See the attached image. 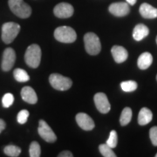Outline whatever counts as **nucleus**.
<instances>
[{
    "label": "nucleus",
    "mask_w": 157,
    "mask_h": 157,
    "mask_svg": "<svg viewBox=\"0 0 157 157\" xmlns=\"http://www.w3.org/2000/svg\"><path fill=\"white\" fill-rule=\"evenodd\" d=\"M4 152L7 156L17 157L19 156L21 153V148L19 147L14 146V145H8L5 147Z\"/></svg>",
    "instance_id": "412c9836"
},
{
    "label": "nucleus",
    "mask_w": 157,
    "mask_h": 157,
    "mask_svg": "<svg viewBox=\"0 0 157 157\" xmlns=\"http://www.w3.org/2000/svg\"><path fill=\"white\" fill-rule=\"evenodd\" d=\"M20 31V25L17 23L7 22L2 26V39L6 44H10L16 39Z\"/></svg>",
    "instance_id": "20e7f679"
},
{
    "label": "nucleus",
    "mask_w": 157,
    "mask_h": 157,
    "mask_svg": "<svg viewBox=\"0 0 157 157\" xmlns=\"http://www.w3.org/2000/svg\"><path fill=\"white\" fill-rule=\"evenodd\" d=\"M85 48L90 55H97L101 50V40L94 33H88L84 36Z\"/></svg>",
    "instance_id": "7ed1b4c3"
},
{
    "label": "nucleus",
    "mask_w": 157,
    "mask_h": 157,
    "mask_svg": "<svg viewBox=\"0 0 157 157\" xmlns=\"http://www.w3.org/2000/svg\"><path fill=\"white\" fill-rule=\"evenodd\" d=\"M73 7L68 3H60L54 7V15L59 18H68L73 14Z\"/></svg>",
    "instance_id": "9d476101"
},
{
    "label": "nucleus",
    "mask_w": 157,
    "mask_h": 157,
    "mask_svg": "<svg viewBox=\"0 0 157 157\" xmlns=\"http://www.w3.org/2000/svg\"><path fill=\"white\" fill-rule=\"evenodd\" d=\"M13 102H14V96L12 95L11 94H10V93L6 94L4 95V97H3V99H2L3 106L6 108H8V107H11V105L13 104Z\"/></svg>",
    "instance_id": "a878e982"
},
{
    "label": "nucleus",
    "mask_w": 157,
    "mask_h": 157,
    "mask_svg": "<svg viewBox=\"0 0 157 157\" xmlns=\"http://www.w3.org/2000/svg\"><path fill=\"white\" fill-rule=\"evenodd\" d=\"M111 52H112L113 58L116 63H122L126 61L128 57V51L120 45H113L111 49Z\"/></svg>",
    "instance_id": "ddd939ff"
},
{
    "label": "nucleus",
    "mask_w": 157,
    "mask_h": 157,
    "mask_svg": "<svg viewBox=\"0 0 157 157\" xmlns=\"http://www.w3.org/2000/svg\"><path fill=\"white\" fill-rule=\"evenodd\" d=\"M149 137H150L152 144L154 146H157V127H153L150 128Z\"/></svg>",
    "instance_id": "cd10ccee"
},
{
    "label": "nucleus",
    "mask_w": 157,
    "mask_h": 157,
    "mask_svg": "<svg viewBox=\"0 0 157 157\" xmlns=\"http://www.w3.org/2000/svg\"><path fill=\"white\" fill-rule=\"evenodd\" d=\"M153 63V56L149 52H143L141 53L137 60L138 67L140 70H146Z\"/></svg>",
    "instance_id": "f3484780"
},
{
    "label": "nucleus",
    "mask_w": 157,
    "mask_h": 157,
    "mask_svg": "<svg viewBox=\"0 0 157 157\" xmlns=\"http://www.w3.org/2000/svg\"><path fill=\"white\" fill-rule=\"evenodd\" d=\"M94 103L97 107V109L99 110V112L101 113H107L111 109L110 103L108 101L107 95L103 93H98L94 95Z\"/></svg>",
    "instance_id": "1a4fd4ad"
},
{
    "label": "nucleus",
    "mask_w": 157,
    "mask_h": 157,
    "mask_svg": "<svg viewBox=\"0 0 157 157\" xmlns=\"http://www.w3.org/2000/svg\"><path fill=\"white\" fill-rule=\"evenodd\" d=\"M38 132L39 135H40V137L45 141L47 142H55L57 140L56 135L54 134V132L50 128V126L46 123V121L40 120L39 121V128H38Z\"/></svg>",
    "instance_id": "0eeeda50"
},
{
    "label": "nucleus",
    "mask_w": 157,
    "mask_h": 157,
    "mask_svg": "<svg viewBox=\"0 0 157 157\" xmlns=\"http://www.w3.org/2000/svg\"><path fill=\"white\" fill-rule=\"evenodd\" d=\"M76 121L78 126L86 131H90L94 128L93 119L85 113H79L76 115Z\"/></svg>",
    "instance_id": "f8f14e48"
},
{
    "label": "nucleus",
    "mask_w": 157,
    "mask_h": 157,
    "mask_svg": "<svg viewBox=\"0 0 157 157\" xmlns=\"http://www.w3.org/2000/svg\"><path fill=\"white\" fill-rule=\"evenodd\" d=\"M156 80H157V75H156Z\"/></svg>",
    "instance_id": "72a5a7b5"
},
{
    "label": "nucleus",
    "mask_w": 157,
    "mask_h": 157,
    "mask_svg": "<svg viewBox=\"0 0 157 157\" xmlns=\"http://www.w3.org/2000/svg\"><path fill=\"white\" fill-rule=\"evenodd\" d=\"M99 150L104 157H116V155L114 154V152L113 151L112 147H110L107 143L106 144H101L99 146Z\"/></svg>",
    "instance_id": "5701e85b"
},
{
    "label": "nucleus",
    "mask_w": 157,
    "mask_h": 157,
    "mask_svg": "<svg viewBox=\"0 0 157 157\" xmlns=\"http://www.w3.org/2000/svg\"><path fill=\"white\" fill-rule=\"evenodd\" d=\"M153 119V113L151 110L147 108V107H142L139 112L138 115V123L140 126H145L147 124L150 123Z\"/></svg>",
    "instance_id": "a211bd4d"
},
{
    "label": "nucleus",
    "mask_w": 157,
    "mask_h": 157,
    "mask_svg": "<svg viewBox=\"0 0 157 157\" xmlns=\"http://www.w3.org/2000/svg\"><path fill=\"white\" fill-rule=\"evenodd\" d=\"M28 117H29L28 111H27V110H25V109L21 110L20 112L17 113V122H18L19 124H25L26 121H27Z\"/></svg>",
    "instance_id": "bb28decb"
},
{
    "label": "nucleus",
    "mask_w": 157,
    "mask_h": 157,
    "mask_svg": "<svg viewBox=\"0 0 157 157\" xmlns=\"http://www.w3.org/2000/svg\"><path fill=\"white\" fill-rule=\"evenodd\" d=\"M25 60L30 67H39L41 61V49L39 45L36 44L29 45L25 54Z\"/></svg>",
    "instance_id": "f257e3e1"
},
{
    "label": "nucleus",
    "mask_w": 157,
    "mask_h": 157,
    "mask_svg": "<svg viewBox=\"0 0 157 157\" xmlns=\"http://www.w3.org/2000/svg\"><path fill=\"white\" fill-rule=\"evenodd\" d=\"M21 97L23 101L29 104H35L38 101V97L33 88L31 86H25L21 90Z\"/></svg>",
    "instance_id": "2eb2a0df"
},
{
    "label": "nucleus",
    "mask_w": 157,
    "mask_h": 157,
    "mask_svg": "<svg viewBox=\"0 0 157 157\" xmlns=\"http://www.w3.org/2000/svg\"><path fill=\"white\" fill-rule=\"evenodd\" d=\"M54 37L62 43H73L77 39V34L70 26H59L54 31Z\"/></svg>",
    "instance_id": "39448f33"
},
{
    "label": "nucleus",
    "mask_w": 157,
    "mask_h": 157,
    "mask_svg": "<svg viewBox=\"0 0 157 157\" xmlns=\"http://www.w3.org/2000/svg\"><path fill=\"white\" fill-rule=\"evenodd\" d=\"M8 5L11 11L20 18H27L32 14V8L24 0H9Z\"/></svg>",
    "instance_id": "f03ea898"
},
{
    "label": "nucleus",
    "mask_w": 157,
    "mask_h": 157,
    "mask_svg": "<svg viewBox=\"0 0 157 157\" xmlns=\"http://www.w3.org/2000/svg\"><path fill=\"white\" fill-rule=\"evenodd\" d=\"M132 109L130 107H125L120 117V123L121 126H127L132 120Z\"/></svg>",
    "instance_id": "6ab92c4d"
},
{
    "label": "nucleus",
    "mask_w": 157,
    "mask_h": 157,
    "mask_svg": "<svg viewBox=\"0 0 157 157\" xmlns=\"http://www.w3.org/2000/svg\"><path fill=\"white\" fill-rule=\"evenodd\" d=\"M149 33V29L143 24H138L133 31V38L136 41H140L145 39Z\"/></svg>",
    "instance_id": "dca6fc26"
},
{
    "label": "nucleus",
    "mask_w": 157,
    "mask_h": 157,
    "mask_svg": "<svg viewBox=\"0 0 157 157\" xmlns=\"http://www.w3.org/2000/svg\"><path fill=\"white\" fill-rule=\"evenodd\" d=\"M139 11L141 17H143L144 18L152 19L157 17V9L150 6L149 4L143 3L142 5H140Z\"/></svg>",
    "instance_id": "4468645a"
},
{
    "label": "nucleus",
    "mask_w": 157,
    "mask_h": 157,
    "mask_svg": "<svg viewBox=\"0 0 157 157\" xmlns=\"http://www.w3.org/2000/svg\"><path fill=\"white\" fill-rule=\"evenodd\" d=\"M13 76H14V78L18 82H26L30 79L28 73L21 68L15 69L13 72Z\"/></svg>",
    "instance_id": "aec40b11"
},
{
    "label": "nucleus",
    "mask_w": 157,
    "mask_h": 157,
    "mask_svg": "<svg viewBox=\"0 0 157 157\" xmlns=\"http://www.w3.org/2000/svg\"><path fill=\"white\" fill-rule=\"evenodd\" d=\"M16 60V53L12 48H6L3 53V60H2V69L5 72L10 71L13 67Z\"/></svg>",
    "instance_id": "6e6552de"
},
{
    "label": "nucleus",
    "mask_w": 157,
    "mask_h": 157,
    "mask_svg": "<svg viewBox=\"0 0 157 157\" xmlns=\"http://www.w3.org/2000/svg\"><path fill=\"white\" fill-rule=\"evenodd\" d=\"M59 157H73V155L70 151H63L59 154Z\"/></svg>",
    "instance_id": "c85d7f7f"
},
{
    "label": "nucleus",
    "mask_w": 157,
    "mask_h": 157,
    "mask_svg": "<svg viewBox=\"0 0 157 157\" xmlns=\"http://www.w3.org/2000/svg\"><path fill=\"white\" fill-rule=\"evenodd\" d=\"M121 87L124 92L130 93V92H134L137 89L138 85L134 80H127V81H123L121 83Z\"/></svg>",
    "instance_id": "4be33fe9"
},
{
    "label": "nucleus",
    "mask_w": 157,
    "mask_h": 157,
    "mask_svg": "<svg viewBox=\"0 0 157 157\" xmlns=\"http://www.w3.org/2000/svg\"><path fill=\"white\" fill-rule=\"evenodd\" d=\"M49 82L54 89L59 90V91L68 90L73 85V81L71 78L65 77L59 73L51 74L49 77Z\"/></svg>",
    "instance_id": "423d86ee"
},
{
    "label": "nucleus",
    "mask_w": 157,
    "mask_h": 157,
    "mask_svg": "<svg viewBox=\"0 0 157 157\" xmlns=\"http://www.w3.org/2000/svg\"><path fill=\"white\" fill-rule=\"evenodd\" d=\"M108 10L110 13L116 17H124L127 16L130 11V7L129 5L126 2H119V3H113L109 6Z\"/></svg>",
    "instance_id": "9b49d317"
},
{
    "label": "nucleus",
    "mask_w": 157,
    "mask_h": 157,
    "mask_svg": "<svg viewBox=\"0 0 157 157\" xmlns=\"http://www.w3.org/2000/svg\"><path fill=\"white\" fill-rule=\"evenodd\" d=\"M117 142H118V136L117 133L115 130H112L110 132V135L108 137V140H107V144L110 147L112 148H114L115 147L117 146Z\"/></svg>",
    "instance_id": "393cba45"
},
{
    "label": "nucleus",
    "mask_w": 157,
    "mask_h": 157,
    "mask_svg": "<svg viewBox=\"0 0 157 157\" xmlns=\"http://www.w3.org/2000/svg\"><path fill=\"white\" fill-rule=\"evenodd\" d=\"M156 44H157V37H156Z\"/></svg>",
    "instance_id": "473e14b6"
},
{
    "label": "nucleus",
    "mask_w": 157,
    "mask_h": 157,
    "mask_svg": "<svg viewBox=\"0 0 157 157\" xmlns=\"http://www.w3.org/2000/svg\"><path fill=\"white\" fill-rule=\"evenodd\" d=\"M155 157H157V154H156V155H155Z\"/></svg>",
    "instance_id": "2f4dec72"
},
{
    "label": "nucleus",
    "mask_w": 157,
    "mask_h": 157,
    "mask_svg": "<svg viewBox=\"0 0 157 157\" xmlns=\"http://www.w3.org/2000/svg\"><path fill=\"white\" fill-rule=\"evenodd\" d=\"M6 122H5L2 119H0V134L2 133V131H3L4 129L6 128Z\"/></svg>",
    "instance_id": "c756f323"
},
{
    "label": "nucleus",
    "mask_w": 157,
    "mask_h": 157,
    "mask_svg": "<svg viewBox=\"0 0 157 157\" xmlns=\"http://www.w3.org/2000/svg\"><path fill=\"white\" fill-rule=\"evenodd\" d=\"M136 1L137 0H126V2L128 4L129 6H134V5H135Z\"/></svg>",
    "instance_id": "7c9ffc66"
},
{
    "label": "nucleus",
    "mask_w": 157,
    "mask_h": 157,
    "mask_svg": "<svg viewBox=\"0 0 157 157\" xmlns=\"http://www.w3.org/2000/svg\"><path fill=\"white\" fill-rule=\"evenodd\" d=\"M29 155L31 157H39L41 155L40 146L37 141H33L30 145Z\"/></svg>",
    "instance_id": "b1692460"
}]
</instances>
